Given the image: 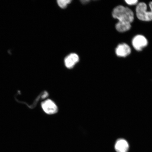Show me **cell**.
<instances>
[{
  "label": "cell",
  "instance_id": "obj_8",
  "mask_svg": "<svg viewBox=\"0 0 152 152\" xmlns=\"http://www.w3.org/2000/svg\"><path fill=\"white\" fill-rule=\"evenodd\" d=\"M71 2V1L69 0H59L57 1V3L61 8L64 9Z\"/></svg>",
  "mask_w": 152,
  "mask_h": 152
},
{
  "label": "cell",
  "instance_id": "obj_4",
  "mask_svg": "<svg viewBox=\"0 0 152 152\" xmlns=\"http://www.w3.org/2000/svg\"><path fill=\"white\" fill-rule=\"evenodd\" d=\"M148 42L147 39L144 36L138 35L133 39L132 44L134 48L137 51H141L147 46Z\"/></svg>",
  "mask_w": 152,
  "mask_h": 152
},
{
  "label": "cell",
  "instance_id": "obj_2",
  "mask_svg": "<svg viewBox=\"0 0 152 152\" xmlns=\"http://www.w3.org/2000/svg\"><path fill=\"white\" fill-rule=\"evenodd\" d=\"M149 6L150 9L148 11L145 3L141 2L138 4L136 8V14L140 20L143 21L152 20V1L150 3Z\"/></svg>",
  "mask_w": 152,
  "mask_h": 152
},
{
  "label": "cell",
  "instance_id": "obj_10",
  "mask_svg": "<svg viewBox=\"0 0 152 152\" xmlns=\"http://www.w3.org/2000/svg\"><path fill=\"white\" fill-rule=\"evenodd\" d=\"M89 1H81V2L83 4H85V3H88V2H89Z\"/></svg>",
  "mask_w": 152,
  "mask_h": 152
},
{
  "label": "cell",
  "instance_id": "obj_7",
  "mask_svg": "<svg viewBox=\"0 0 152 152\" xmlns=\"http://www.w3.org/2000/svg\"><path fill=\"white\" fill-rule=\"evenodd\" d=\"M79 57L75 53H72L66 56L64 60V64L66 68L71 69L79 61Z\"/></svg>",
  "mask_w": 152,
  "mask_h": 152
},
{
  "label": "cell",
  "instance_id": "obj_3",
  "mask_svg": "<svg viewBox=\"0 0 152 152\" xmlns=\"http://www.w3.org/2000/svg\"><path fill=\"white\" fill-rule=\"evenodd\" d=\"M41 106L43 111L48 115H54L58 111V108L56 104L50 99L44 101L42 102Z\"/></svg>",
  "mask_w": 152,
  "mask_h": 152
},
{
  "label": "cell",
  "instance_id": "obj_9",
  "mask_svg": "<svg viewBox=\"0 0 152 152\" xmlns=\"http://www.w3.org/2000/svg\"><path fill=\"white\" fill-rule=\"evenodd\" d=\"M125 1L129 5H136L138 1L137 0H126Z\"/></svg>",
  "mask_w": 152,
  "mask_h": 152
},
{
  "label": "cell",
  "instance_id": "obj_6",
  "mask_svg": "<svg viewBox=\"0 0 152 152\" xmlns=\"http://www.w3.org/2000/svg\"><path fill=\"white\" fill-rule=\"evenodd\" d=\"M131 49L130 47L125 43L121 44L118 45L115 49L117 56L119 57H125L130 54Z\"/></svg>",
  "mask_w": 152,
  "mask_h": 152
},
{
  "label": "cell",
  "instance_id": "obj_1",
  "mask_svg": "<svg viewBox=\"0 0 152 152\" xmlns=\"http://www.w3.org/2000/svg\"><path fill=\"white\" fill-rule=\"evenodd\" d=\"M112 14L114 18L119 20L115 26L118 31L122 33L130 29L134 18V12L131 9L119 5L113 9Z\"/></svg>",
  "mask_w": 152,
  "mask_h": 152
},
{
  "label": "cell",
  "instance_id": "obj_5",
  "mask_svg": "<svg viewBox=\"0 0 152 152\" xmlns=\"http://www.w3.org/2000/svg\"><path fill=\"white\" fill-rule=\"evenodd\" d=\"M130 145L127 140L119 138L115 142L114 149L115 152H129Z\"/></svg>",
  "mask_w": 152,
  "mask_h": 152
}]
</instances>
